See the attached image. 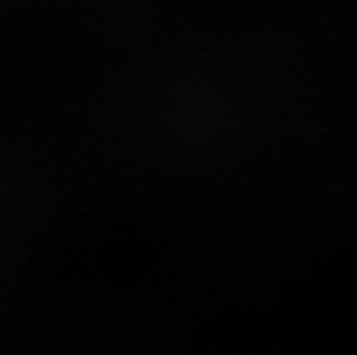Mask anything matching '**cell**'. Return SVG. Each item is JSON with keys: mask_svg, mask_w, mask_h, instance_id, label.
<instances>
[]
</instances>
